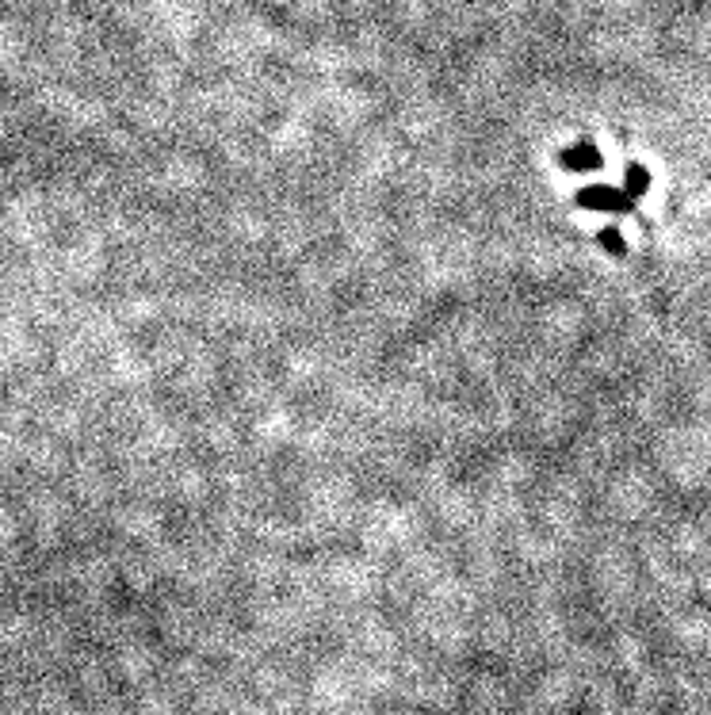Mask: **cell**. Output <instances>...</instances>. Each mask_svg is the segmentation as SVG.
Wrapping results in <instances>:
<instances>
[{
  "label": "cell",
  "instance_id": "obj_2",
  "mask_svg": "<svg viewBox=\"0 0 711 715\" xmlns=\"http://www.w3.org/2000/svg\"><path fill=\"white\" fill-rule=\"evenodd\" d=\"M562 165H570V169H601V153L593 146H582V150L562 153Z\"/></svg>",
  "mask_w": 711,
  "mask_h": 715
},
{
  "label": "cell",
  "instance_id": "obj_3",
  "mask_svg": "<svg viewBox=\"0 0 711 715\" xmlns=\"http://www.w3.org/2000/svg\"><path fill=\"white\" fill-rule=\"evenodd\" d=\"M647 188H650L647 169H643V165H631V169H627V188H624V192H627V195H635V199H639V195L647 192Z\"/></svg>",
  "mask_w": 711,
  "mask_h": 715
},
{
  "label": "cell",
  "instance_id": "obj_1",
  "mask_svg": "<svg viewBox=\"0 0 711 715\" xmlns=\"http://www.w3.org/2000/svg\"><path fill=\"white\" fill-rule=\"evenodd\" d=\"M578 203L589 211H631L635 195L616 192V188H585V192H578Z\"/></svg>",
  "mask_w": 711,
  "mask_h": 715
},
{
  "label": "cell",
  "instance_id": "obj_4",
  "mask_svg": "<svg viewBox=\"0 0 711 715\" xmlns=\"http://www.w3.org/2000/svg\"><path fill=\"white\" fill-rule=\"evenodd\" d=\"M601 245L608 249V253H624V238H620V230H601Z\"/></svg>",
  "mask_w": 711,
  "mask_h": 715
}]
</instances>
